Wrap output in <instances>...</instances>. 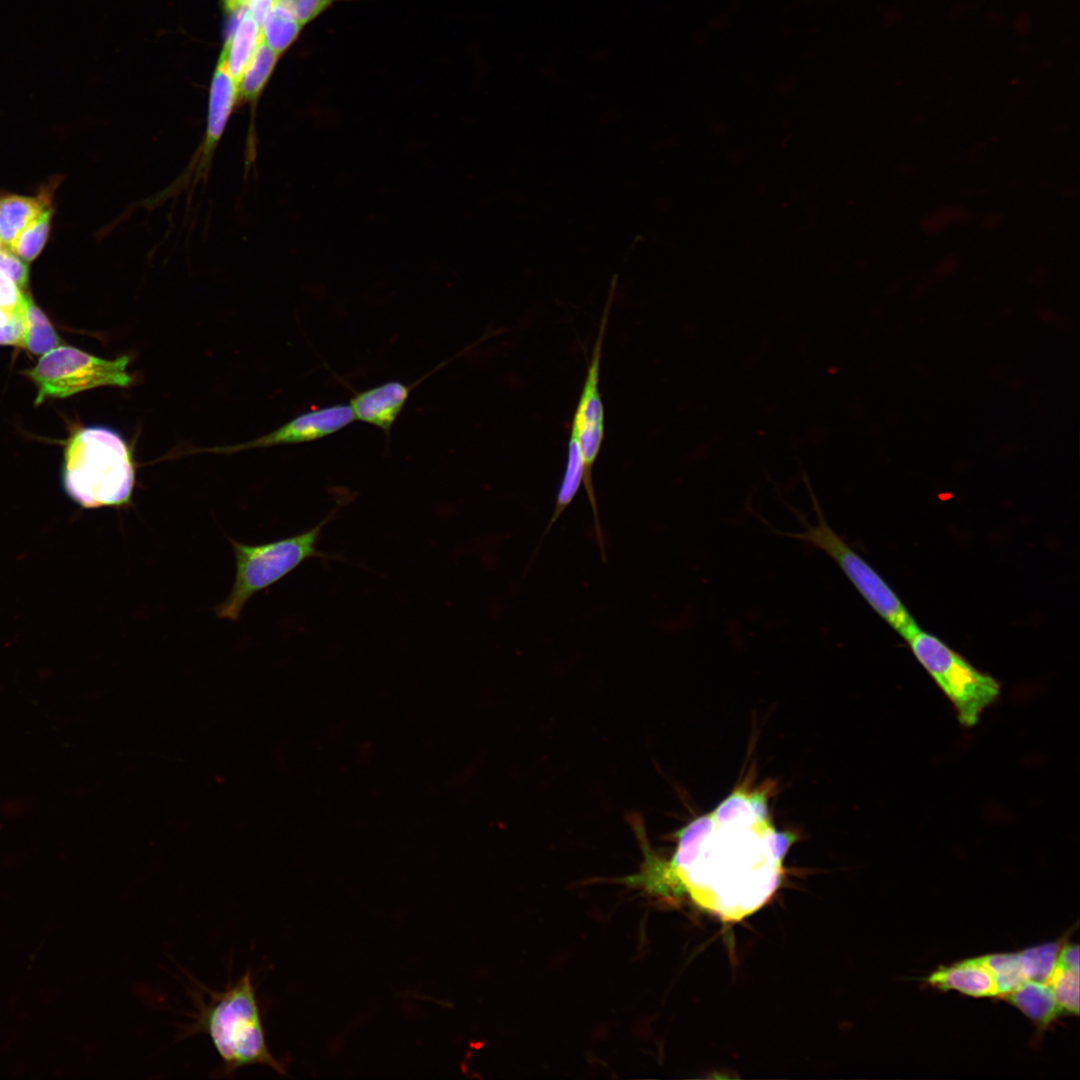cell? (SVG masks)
Instances as JSON below:
<instances>
[{
    "mask_svg": "<svg viewBox=\"0 0 1080 1080\" xmlns=\"http://www.w3.org/2000/svg\"><path fill=\"white\" fill-rule=\"evenodd\" d=\"M770 784L737 787L713 811L677 832L667 860L647 839L639 815L629 823L643 854L631 886L670 894L686 892L695 904L725 921H740L760 909L777 890L791 833L778 831L769 814Z\"/></svg>",
    "mask_w": 1080,
    "mask_h": 1080,
    "instance_id": "obj_1",
    "label": "cell"
},
{
    "mask_svg": "<svg viewBox=\"0 0 1080 1080\" xmlns=\"http://www.w3.org/2000/svg\"><path fill=\"white\" fill-rule=\"evenodd\" d=\"M135 481L131 451L118 432L90 426L68 440L62 482L75 504L85 509L126 508L132 503Z\"/></svg>",
    "mask_w": 1080,
    "mask_h": 1080,
    "instance_id": "obj_2",
    "label": "cell"
},
{
    "mask_svg": "<svg viewBox=\"0 0 1080 1080\" xmlns=\"http://www.w3.org/2000/svg\"><path fill=\"white\" fill-rule=\"evenodd\" d=\"M198 1013L187 1030L206 1033L221 1061L220 1073L233 1075L238 1069L268 1066L286 1075L283 1064L270 1052L250 970L228 984L224 990L210 993V1001H198Z\"/></svg>",
    "mask_w": 1080,
    "mask_h": 1080,
    "instance_id": "obj_3",
    "label": "cell"
},
{
    "mask_svg": "<svg viewBox=\"0 0 1080 1080\" xmlns=\"http://www.w3.org/2000/svg\"><path fill=\"white\" fill-rule=\"evenodd\" d=\"M338 510L339 505L306 531L269 543L248 545L228 538L234 550L236 574L230 594L216 608L217 616L237 621L254 594L280 581L307 559H337L319 550L318 543Z\"/></svg>",
    "mask_w": 1080,
    "mask_h": 1080,
    "instance_id": "obj_4",
    "label": "cell"
},
{
    "mask_svg": "<svg viewBox=\"0 0 1080 1080\" xmlns=\"http://www.w3.org/2000/svg\"><path fill=\"white\" fill-rule=\"evenodd\" d=\"M812 504L815 524L795 512L804 530L777 533L806 542L829 556L872 609L908 641L920 629L918 623L881 575L828 524L814 495Z\"/></svg>",
    "mask_w": 1080,
    "mask_h": 1080,
    "instance_id": "obj_5",
    "label": "cell"
},
{
    "mask_svg": "<svg viewBox=\"0 0 1080 1080\" xmlns=\"http://www.w3.org/2000/svg\"><path fill=\"white\" fill-rule=\"evenodd\" d=\"M916 659L952 704L959 723L975 726L999 697L997 679L975 668L937 636L921 628L907 641Z\"/></svg>",
    "mask_w": 1080,
    "mask_h": 1080,
    "instance_id": "obj_6",
    "label": "cell"
},
{
    "mask_svg": "<svg viewBox=\"0 0 1080 1080\" xmlns=\"http://www.w3.org/2000/svg\"><path fill=\"white\" fill-rule=\"evenodd\" d=\"M128 363L126 355L108 360L74 347L57 346L24 374L37 387L35 405H39L48 398H65L96 387H127L132 382Z\"/></svg>",
    "mask_w": 1080,
    "mask_h": 1080,
    "instance_id": "obj_7",
    "label": "cell"
},
{
    "mask_svg": "<svg viewBox=\"0 0 1080 1080\" xmlns=\"http://www.w3.org/2000/svg\"><path fill=\"white\" fill-rule=\"evenodd\" d=\"M610 305L604 311L598 334L592 349L591 359L571 421L570 432L574 434L581 453L584 476L583 484L594 517L596 538L601 554L605 553L603 533L598 515L592 472L599 456L604 438V406L600 393V366L603 341Z\"/></svg>",
    "mask_w": 1080,
    "mask_h": 1080,
    "instance_id": "obj_8",
    "label": "cell"
},
{
    "mask_svg": "<svg viewBox=\"0 0 1080 1080\" xmlns=\"http://www.w3.org/2000/svg\"><path fill=\"white\" fill-rule=\"evenodd\" d=\"M354 420L347 404H335L303 413L278 429L247 443L210 449L214 452H234L248 448L284 444H300L330 436L350 425Z\"/></svg>",
    "mask_w": 1080,
    "mask_h": 1080,
    "instance_id": "obj_9",
    "label": "cell"
},
{
    "mask_svg": "<svg viewBox=\"0 0 1080 1080\" xmlns=\"http://www.w3.org/2000/svg\"><path fill=\"white\" fill-rule=\"evenodd\" d=\"M416 385L389 381L355 393L349 403L354 420L377 427L388 436Z\"/></svg>",
    "mask_w": 1080,
    "mask_h": 1080,
    "instance_id": "obj_10",
    "label": "cell"
},
{
    "mask_svg": "<svg viewBox=\"0 0 1080 1080\" xmlns=\"http://www.w3.org/2000/svg\"><path fill=\"white\" fill-rule=\"evenodd\" d=\"M927 983L939 990H956L973 997L997 995L994 977L982 957L941 967L927 977Z\"/></svg>",
    "mask_w": 1080,
    "mask_h": 1080,
    "instance_id": "obj_11",
    "label": "cell"
},
{
    "mask_svg": "<svg viewBox=\"0 0 1080 1080\" xmlns=\"http://www.w3.org/2000/svg\"><path fill=\"white\" fill-rule=\"evenodd\" d=\"M231 12L232 21L219 62L225 65L238 84L261 41V31L260 25L251 15L247 5Z\"/></svg>",
    "mask_w": 1080,
    "mask_h": 1080,
    "instance_id": "obj_12",
    "label": "cell"
},
{
    "mask_svg": "<svg viewBox=\"0 0 1080 1080\" xmlns=\"http://www.w3.org/2000/svg\"><path fill=\"white\" fill-rule=\"evenodd\" d=\"M30 300L24 289L0 267V345L24 347Z\"/></svg>",
    "mask_w": 1080,
    "mask_h": 1080,
    "instance_id": "obj_13",
    "label": "cell"
},
{
    "mask_svg": "<svg viewBox=\"0 0 1080 1080\" xmlns=\"http://www.w3.org/2000/svg\"><path fill=\"white\" fill-rule=\"evenodd\" d=\"M239 99L238 84L221 62L212 78L207 122L204 136L211 141H220Z\"/></svg>",
    "mask_w": 1080,
    "mask_h": 1080,
    "instance_id": "obj_14",
    "label": "cell"
},
{
    "mask_svg": "<svg viewBox=\"0 0 1080 1080\" xmlns=\"http://www.w3.org/2000/svg\"><path fill=\"white\" fill-rule=\"evenodd\" d=\"M48 207L47 200L19 194L0 197V243L11 249L17 237Z\"/></svg>",
    "mask_w": 1080,
    "mask_h": 1080,
    "instance_id": "obj_15",
    "label": "cell"
},
{
    "mask_svg": "<svg viewBox=\"0 0 1080 1080\" xmlns=\"http://www.w3.org/2000/svg\"><path fill=\"white\" fill-rule=\"evenodd\" d=\"M1003 998L1040 1027H1046L1062 1014L1047 983L1027 980Z\"/></svg>",
    "mask_w": 1080,
    "mask_h": 1080,
    "instance_id": "obj_16",
    "label": "cell"
},
{
    "mask_svg": "<svg viewBox=\"0 0 1080 1080\" xmlns=\"http://www.w3.org/2000/svg\"><path fill=\"white\" fill-rule=\"evenodd\" d=\"M279 54L262 40L246 66L239 82L238 94L248 102H255L269 79Z\"/></svg>",
    "mask_w": 1080,
    "mask_h": 1080,
    "instance_id": "obj_17",
    "label": "cell"
},
{
    "mask_svg": "<svg viewBox=\"0 0 1080 1080\" xmlns=\"http://www.w3.org/2000/svg\"><path fill=\"white\" fill-rule=\"evenodd\" d=\"M584 467L577 440L570 432L568 440L567 462L562 481L557 493L552 517L545 535L575 498L583 483Z\"/></svg>",
    "mask_w": 1080,
    "mask_h": 1080,
    "instance_id": "obj_18",
    "label": "cell"
},
{
    "mask_svg": "<svg viewBox=\"0 0 1080 1080\" xmlns=\"http://www.w3.org/2000/svg\"><path fill=\"white\" fill-rule=\"evenodd\" d=\"M302 26L286 9L274 3L260 26L261 40L280 54L292 44Z\"/></svg>",
    "mask_w": 1080,
    "mask_h": 1080,
    "instance_id": "obj_19",
    "label": "cell"
},
{
    "mask_svg": "<svg viewBox=\"0 0 1080 1080\" xmlns=\"http://www.w3.org/2000/svg\"><path fill=\"white\" fill-rule=\"evenodd\" d=\"M1062 945L1061 941L1048 942L1018 953L1026 979L1047 983L1056 966Z\"/></svg>",
    "mask_w": 1080,
    "mask_h": 1080,
    "instance_id": "obj_20",
    "label": "cell"
},
{
    "mask_svg": "<svg viewBox=\"0 0 1080 1080\" xmlns=\"http://www.w3.org/2000/svg\"><path fill=\"white\" fill-rule=\"evenodd\" d=\"M982 959L994 977L997 995L1004 997L1027 981L1018 953H994Z\"/></svg>",
    "mask_w": 1080,
    "mask_h": 1080,
    "instance_id": "obj_21",
    "label": "cell"
},
{
    "mask_svg": "<svg viewBox=\"0 0 1080 1080\" xmlns=\"http://www.w3.org/2000/svg\"><path fill=\"white\" fill-rule=\"evenodd\" d=\"M52 214V208L48 207L17 237L10 251L26 263L36 259L47 242Z\"/></svg>",
    "mask_w": 1080,
    "mask_h": 1080,
    "instance_id": "obj_22",
    "label": "cell"
},
{
    "mask_svg": "<svg viewBox=\"0 0 1080 1080\" xmlns=\"http://www.w3.org/2000/svg\"><path fill=\"white\" fill-rule=\"evenodd\" d=\"M60 338L42 310L31 299L28 305V332L24 347L44 354L58 346Z\"/></svg>",
    "mask_w": 1080,
    "mask_h": 1080,
    "instance_id": "obj_23",
    "label": "cell"
},
{
    "mask_svg": "<svg viewBox=\"0 0 1080 1080\" xmlns=\"http://www.w3.org/2000/svg\"><path fill=\"white\" fill-rule=\"evenodd\" d=\"M1047 984L1061 1013L1079 1014V971L1056 965Z\"/></svg>",
    "mask_w": 1080,
    "mask_h": 1080,
    "instance_id": "obj_24",
    "label": "cell"
},
{
    "mask_svg": "<svg viewBox=\"0 0 1080 1080\" xmlns=\"http://www.w3.org/2000/svg\"><path fill=\"white\" fill-rule=\"evenodd\" d=\"M337 0H275L302 25L311 21Z\"/></svg>",
    "mask_w": 1080,
    "mask_h": 1080,
    "instance_id": "obj_25",
    "label": "cell"
},
{
    "mask_svg": "<svg viewBox=\"0 0 1080 1080\" xmlns=\"http://www.w3.org/2000/svg\"><path fill=\"white\" fill-rule=\"evenodd\" d=\"M1056 965L1079 971V946L1078 944H1063Z\"/></svg>",
    "mask_w": 1080,
    "mask_h": 1080,
    "instance_id": "obj_26",
    "label": "cell"
},
{
    "mask_svg": "<svg viewBox=\"0 0 1080 1080\" xmlns=\"http://www.w3.org/2000/svg\"><path fill=\"white\" fill-rule=\"evenodd\" d=\"M275 0H247V7L251 15L261 26L264 17L274 5Z\"/></svg>",
    "mask_w": 1080,
    "mask_h": 1080,
    "instance_id": "obj_27",
    "label": "cell"
},
{
    "mask_svg": "<svg viewBox=\"0 0 1080 1080\" xmlns=\"http://www.w3.org/2000/svg\"><path fill=\"white\" fill-rule=\"evenodd\" d=\"M225 2L229 10H232L244 4L242 0H225Z\"/></svg>",
    "mask_w": 1080,
    "mask_h": 1080,
    "instance_id": "obj_28",
    "label": "cell"
},
{
    "mask_svg": "<svg viewBox=\"0 0 1080 1080\" xmlns=\"http://www.w3.org/2000/svg\"><path fill=\"white\" fill-rule=\"evenodd\" d=\"M2 247H4V246H2V244L0 243V249H1Z\"/></svg>",
    "mask_w": 1080,
    "mask_h": 1080,
    "instance_id": "obj_29",
    "label": "cell"
}]
</instances>
